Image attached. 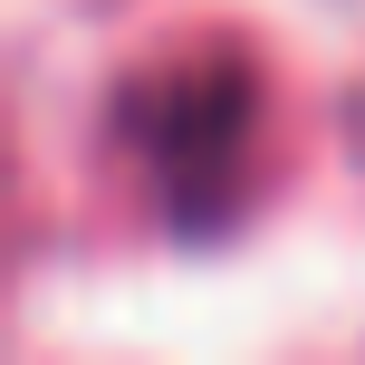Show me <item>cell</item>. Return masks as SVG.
<instances>
[{"label": "cell", "instance_id": "1", "mask_svg": "<svg viewBox=\"0 0 365 365\" xmlns=\"http://www.w3.org/2000/svg\"><path fill=\"white\" fill-rule=\"evenodd\" d=\"M115 154L135 164L154 221L173 240H212L250 212L259 182V135H269V106H259V68L231 38H202L182 58H154L115 87Z\"/></svg>", "mask_w": 365, "mask_h": 365}]
</instances>
